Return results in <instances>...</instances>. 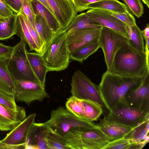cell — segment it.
I'll return each mask as SVG.
<instances>
[{"label":"cell","mask_w":149,"mask_h":149,"mask_svg":"<svg viewBox=\"0 0 149 149\" xmlns=\"http://www.w3.org/2000/svg\"><path fill=\"white\" fill-rule=\"evenodd\" d=\"M26 25L38 48L39 53L42 51L44 45L36 29L32 26L31 24L25 16L22 13H20Z\"/></svg>","instance_id":"obj_33"},{"label":"cell","mask_w":149,"mask_h":149,"mask_svg":"<svg viewBox=\"0 0 149 149\" xmlns=\"http://www.w3.org/2000/svg\"><path fill=\"white\" fill-rule=\"evenodd\" d=\"M149 113L128 106L124 99L120 101L104 117L105 121L133 128L149 117Z\"/></svg>","instance_id":"obj_8"},{"label":"cell","mask_w":149,"mask_h":149,"mask_svg":"<svg viewBox=\"0 0 149 149\" xmlns=\"http://www.w3.org/2000/svg\"><path fill=\"white\" fill-rule=\"evenodd\" d=\"M3 2L5 3V0H1Z\"/></svg>","instance_id":"obj_46"},{"label":"cell","mask_w":149,"mask_h":149,"mask_svg":"<svg viewBox=\"0 0 149 149\" xmlns=\"http://www.w3.org/2000/svg\"><path fill=\"white\" fill-rule=\"evenodd\" d=\"M45 141L48 149H68L63 139L47 128Z\"/></svg>","instance_id":"obj_31"},{"label":"cell","mask_w":149,"mask_h":149,"mask_svg":"<svg viewBox=\"0 0 149 149\" xmlns=\"http://www.w3.org/2000/svg\"><path fill=\"white\" fill-rule=\"evenodd\" d=\"M104 54L107 71L110 72L114 57L118 50L128 42V38L112 29L102 27L98 38Z\"/></svg>","instance_id":"obj_9"},{"label":"cell","mask_w":149,"mask_h":149,"mask_svg":"<svg viewBox=\"0 0 149 149\" xmlns=\"http://www.w3.org/2000/svg\"><path fill=\"white\" fill-rule=\"evenodd\" d=\"M77 13L84 11L89 5L101 0H71Z\"/></svg>","instance_id":"obj_38"},{"label":"cell","mask_w":149,"mask_h":149,"mask_svg":"<svg viewBox=\"0 0 149 149\" xmlns=\"http://www.w3.org/2000/svg\"><path fill=\"white\" fill-rule=\"evenodd\" d=\"M62 137L71 149H103L109 141L96 126L71 129Z\"/></svg>","instance_id":"obj_4"},{"label":"cell","mask_w":149,"mask_h":149,"mask_svg":"<svg viewBox=\"0 0 149 149\" xmlns=\"http://www.w3.org/2000/svg\"><path fill=\"white\" fill-rule=\"evenodd\" d=\"M18 14H14L0 21V40L9 39L16 35Z\"/></svg>","instance_id":"obj_26"},{"label":"cell","mask_w":149,"mask_h":149,"mask_svg":"<svg viewBox=\"0 0 149 149\" xmlns=\"http://www.w3.org/2000/svg\"><path fill=\"white\" fill-rule=\"evenodd\" d=\"M27 51L26 43L21 39L13 47L8 61V69L15 80H29L39 84L28 58Z\"/></svg>","instance_id":"obj_6"},{"label":"cell","mask_w":149,"mask_h":149,"mask_svg":"<svg viewBox=\"0 0 149 149\" xmlns=\"http://www.w3.org/2000/svg\"><path fill=\"white\" fill-rule=\"evenodd\" d=\"M15 82L17 102H24L29 106L35 101L41 102L49 97L45 88L38 83L24 80H15Z\"/></svg>","instance_id":"obj_10"},{"label":"cell","mask_w":149,"mask_h":149,"mask_svg":"<svg viewBox=\"0 0 149 149\" xmlns=\"http://www.w3.org/2000/svg\"><path fill=\"white\" fill-rule=\"evenodd\" d=\"M14 14L12 10L1 0H0V15L7 18Z\"/></svg>","instance_id":"obj_40"},{"label":"cell","mask_w":149,"mask_h":149,"mask_svg":"<svg viewBox=\"0 0 149 149\" xmlns=\"http://www.w3.org/2000/svg\"><path fill=\"white\" fill-rule=\"evenodd\" d=\"M66 34L62 29L54 33L40 54L48 72L63 70L69 65L70 52L67 45Z\"/></svg>","instance_id":"obj_3"},{"label":"cell","mask_w":149,"mask_h":149,"mask_svg":"<svg viewBox=\"0 0 149 149\" xmlns=\"http://www.w3.org/2000/svg\"><path fill=\"white\" fill-rule=\"evenodd\" d=\"M16 35L24 40L28 45L31 50L39 53L38 48L33 39L20 13L17 18Z\"/></svg>","instance_id":"obj_27"},{"label":"cell","mask_w":149,"mask_h":149,"mask_svg":"<svg viewBox=\"0 0 149 149\" xmlns=\"http://www.w3.org/2000/svg\"><path fill=\"white\" fill-rule=\"evenodd\" d=\"M109 12L112 15L121 20L127 26H132L136 24L134 17L130 12L126 13H117L111 12Z\"/></svg>","instance_id":"obj_37"},{"label":"cell","mask_w":149,"mask_h":149,"mask_svg":"<svg viewBox=\"0 0 149 149\" xmlns=\"http://www.w3.org/2000/svg\"><path fill=\"white\" fill-rule=\"evenodd\" d=\"M26 117V112L24 107L19 106L15 111L0 104V130H11Z\"/></svg>","instance_id":"obj_17"},{"label":"cell","mask_w":149,"mask_h":149,"mask_svg":"<svg viewBox=\"0 0 149 149\" xmlns=\"http://www.w3.org/2000/svg\"><path fill=\"white\" fill-rule=\"evenodd\" d=\"M86 13L89 18L95 24L117 31L128 38L126 24L112 15L109 11L97 9H91Z\"/></svg>","instance_id":"obj_15"},{"label":"cell","mask_w":149,"mask_h":149,"mask_svg":"<svg viewBox=\"0 0 149 149\" xmlns=\"http://www.w3.org/2000/svg\"><path fill=\"white\" fill-rule=\"evenodd\" d=\"M30 0H5V3L12 10L14 14L20 12L22 4Z\"/></svg>","instance_id":"obj_39"},{"label":"cell","mask_w":149,"mask_h":149,"mask_svg":"<svg viewBox=\"0 0 149 149\" xmlns=\"http://www.w3.org/2000/svg\"><path fill=\"white\" fill-rule=\"evenodd\" d=\"M27 54L31 68L39 84L45 88L46 75L48 71L40 54L36 52H29L27 51Z\"/></svg>","instance_id":"obj_21"},{"label":"cell","mask_w":149,"mask_h":149,"mask_svg":"<svg viewBox=\"0 0 149 149\" xmlns=\"http://www.w3.org/2000/svg\"><path fill=\"white\" fill-rule=\"evenodd\" d=\"M31 1L32 0H31ZM39 2L53 14V12L49 7L47 0H36Z\"/></svg>","instance_id":"obj_43"},{"label":"cell","mask_w":149,"mask_h":149,"mask_svg":"<svg viewBox=\"0 0 149 149\" xmlns=\"http://www.w3.org/2000/svg\"><path fill=\"white\" fill-rule=\"evenodd\" d=\"M131 143L124 137L109 141L103 149H130Z\"/></svg>","instance_id":"obj_35"},{"label":"cell","mask_w":149,"mask_h":149,"mask_svg":"<svg viewBox=\"0 0 149 149\" xmlns=\"http://www.w3.org/2000/svg\"><path fill=\"white\" fill-rule=\"evenodd\" d=\"M47 132L42 123L34 122L28 132L25 149H48L45 141Z\"/></svg>","instance_id":"obj_18"},{"label":"cell","mask_w":149,"mask_h":149,"mask_svg":"<svg viewBox=\"0 0 149 149\" xmlns=\"http://www.w3.org/2000/svg\"><path fill=\"white\" fill-rule=\"evenodd\" d=\"M20 12L25 15L32 26L35 29L36 15L32 6L31 0L25 1L23 3Z\"/></svg>","instance_id":"obj_34"},{"label":"cell","mask_w":149,"mask_h":149,"mask_svg":"<svg viewBox=\"0 0 149 149\" xmlns=\"http://www.w3.org/2000/svg\"><path fill=\"white\" fill-rule=\"evenodd\" d=\"M35 29L44 45L51 39L54 34L45 20L40 15L36 16Z\"/></svg>","instance_id":"obj_30"},{"label":"cell","mask_w":149,"mask_h":149,"mask_svg":"<svg viewBox=\"0 0 149 149\" xmlns=\"http://www.w3.org/2000/svg\"><path fill=\"white\" fill-rule=\"evenodd\" d=\"M143 77H124L107 71L103 73L98 86L101 97L109 112L118 102L124 98L129 91L136 88L141 84Z\"/></svg>","instance_id":"obj_2"},{"label":"cell","mask_w":149,"mask_h":149,"mask_svg":"<svg viewBox=\"0 0 149 149\" xmlns=\"http://www.w3.org/2000/svg\"><path fill=\"white\" fill-rule=\"evenodd\" d=\"M128 43L139 51L145 52L143 38L141 31L136 24L132 26L126 25Z\"/></svg>","instance_id":"obj_29"},{"label":"cell","mask_w":149,"mask_h":149,"mask_svg":"<svg viewBox=\"0 0 149 149\" xmlns=\"http://www.w3.org/2000/svg\"><path fill=\"white\" fill-rule=\"evenodd\" d=\"M100 48L98 39L70 52V59L82 63Z\"/></svg>","instance_id":"obj_25"},{"label":"cell","mask_w":149,"mask_h":149,"mask_svg":"<svg viewBox=\"0 0 149 149\" xmlns=\"http://www.w3.org/2000/svg\"><path fill=\"white\" fill-rule=\"evenodd\" d=\"M142 33L146 41V44L149 46V26L148 24H147V26L142 31Z\"/></svg>","instance_id":"obj_42"},{"label":"cell","mask_w":149,"mask_h":149,"mask_svg":"<svg viewBox=\"0 0 149 149\" xmlns=\"http://www.w3.org/2000/svg\"><path fill=\"white\" fill-rule=\"evenodd\" d=\"M147 6L148 8H149V0H141Z\"/></svg>","instance_id":"obj_44"},{"label":"cell","mask_w":149,"mask_h":149,"mask_svg":"<svg viewBox=\"0 0 149 149\" xmlns=\"http://www.w3.org/2000/svg\"><path fill=\"white\" fill-rule=\"evenodd\" d=\"M6 18L3 17L0 15V21H1L4 20Z\"/></svg>","instance_id":"obj_45"},{"label":"cell","mask_w":149,"mask_h":149,"mask_svg":"<svg viewBox=\"0 0 149 149\" xmlns=\"http://www.w3.org/2000/svg\"><path fill=\"white\" fill-rule=\"evenodd\" d=\"M124 99L130 107L149 113V71L144 75L141 84L129 91Z\"/></svg>","instance_id":"obj_12"},{"label":"cell","mask_w":149,"mask_h":149,"mask_svg":"<svg viewBox=\"0 0 149 149\" xmlns=\"http://www.w3.org/2000/svg\"><path fill=\"white\" fill-rule=\"evenodd\" d=\"M72 96L80 100L90 101L99 105L104 111H109L101 95L98 85L93 83L79 70L73 74L70 83Z\"/></svg>","instance_id":"obj_7"},{"label":"cell","mask_w":149,"mask_h":149,"mask_svg":"<svg viewBox=\"0 0 149 149\" xmlns=\"http://www.w3.org/2000/svg\"><path fill=\"white\" fill-rule=\"evenodd\" d=\"M96 125V126L106 136L109 141L124 137L132 128L109 122L104 119Z\"/></svg>","instance_id":"obj_20"},{"label":"cell","mask_w":149,"mask_h":149,"mask_svg":"<svg viewBox=\"0 0 149 149\" xmlns=\"http://www.w3.org/2000/svg\"><path fill=\"white\" fill-rule=\"evenodd\" d=\"M35 113L29 114L0 141L14 147L15 149H25L28 132L35 122Z\"/></svg>","instance_id":"obj_13"},{"label":"cell","mask_w":149,"mask_h":149,"mask_svg":"<svg viewBox=\"0 0 149 149\" xmlns=\"http://www.w3.org/2000/svg\"><path fill=\"white\" fill-rule=\"evenodd\" d=\"M148 71L149 59L145 52L137 50L128 42L117 52L110 72L126 77H142Z\"/></svg>","instance_id":"obj_1"},{"label":"cell","mask_w":149,"mask_h":149,"mask_svg":"<svg viewBox=\"0 0 149 149\" xmlns=\"http://www.w3.org/2000/svg\"><path fill=\"white\" fill-rule=\"evenodd\" d=\"M0 104L15 111L19 107L16 104L15 96L9 95L0 91Z\"/></svg>","instance_id":"obj_36"},{"label":"cell","mask_w":149,"mask_h":149,"mask_svg":"<svg viewBox=\"0 0 149 149\" xmlns=\"http://www.w3.org/2000/svg\"><path fill=\"white\" fill-rule=\"evenodd\" d=\"M65 106L68 111L77 117L90 121L97 120L103 113L102 107L97 104L72 95L67 99Z\"/></svg>","instance_id":"obj_11"},{"label":"cell","mask_w":149,"mask_h":149,"mask_svg":"<svg viewBox=\"0 0 149 149\" xmlns=\"http://www.w3.org/2000/svg\"><path fill=\"white\" fill-rule=\"evenodd\" d=\"M149 119L140 123L124 136L131 143H143L146 145L149 141Z\"/></svg>","instance_id":"obj_22"},{"label":"cell","mask_w":149,"mask_h":149,"mask_svg":"<svg viewBox=\"0 0 149 149\" xmlns=\"http://www.w3.org/2000/svg\"><path fill=\"white\" fill-rule=\"evenodd\" d=\"M129 11L138 18L144 13V8L141 0H122Z\"/></svg>","instance_id":"obj_32"},{"label":"cell","mask_w":149,"mask_h":149,"mask_svg":"<svg viewBox=\"0 0 149 149\" xmlns=\"http://www.w3.org/2000/svg\"><path fill=\"white\" fill-rule=\"evenodd\" d=\"M48 4L62 29H65L77 15L71 0H47Z\"/></svg>","instance_id":"obj_14"},{"label":"cell","mask_w":149,"mask_h":149,"mask_svg":"<svg viewBox=\"0 0 149 149\" xmlns=\"http://www.w3.org/2000/svg\"><path fill=\"white\" fill-rule=\"evenodd\" d=\"M13 48V47L6 45L0 42V56L10 55Z\"/></svg>","instance_id":"obj_41"},{"label":"cell","mask_w":149,"mask_h":149,"mask_svg":"<svg viewBox=\"0 0 149 149\" xmlns=\"http://www.w3.org/2000/svg\"><path fill=\"white\" fill-rule=\"evenodd\" d=\"M102 27L93 22L86 12H84L77 15L65 30L66 33H68L78 29L88 28L101 29Z\"/></svg>","instance_id":"obj_28"},{"label":"cell","mask_w":149,"mask_h":149,"mask_svg":"<svg viewBox=\"0 0 149 149\" xmlns=\"http://www.w3.org/2000/svg\"><path fill=\"white\" fill-rule=\"evenodd\" d=\"M101 29L84 28L67 33L66 43L70 52L98 39Z\"/></svg>","instance_id":"obj_16"},{"label":"cell","mask_w":149,"mask_h":149,"mask_svg":"<svg viewBox=\"0 0 149 149\" xmlns=\"http://www.w3.org/2000/svg\"><path fill=\"white\" fill-rule=\"evenodd\" d=\"M97 9L117 13L130 12L125 4L117 0H101L88 5L86 10Z\"/></svg>","instance_id":"obj_24"},{"label":"cell","mask_w":149,"mask_h":149,"mask_svg":"<svg viewBox=\"0 0 149 149\" xmlns=\"http://www.w3.org/2000/svg\"><path fill=\"white\" fill-rule=\"evenodd\" d=\"M10 55L0 56V91L9 95L15 96L16 91L15 80L8 66Z\"/></svg>","instance_id":"obj_19"},{"label":"cell","mask_w":149,"mask_h":149,"mask_svg":"<svg viewBox=\"0 0 149 149\" xmlns=\"http://www.w3.org/2000/svg\"><path fill=\"white\" fill-rule=\"evenodd\" d=\"M31 3L36 16H42L54 34L62 29L54 14L46 7L36 0H31Z\"/></svg>","instance_id":"obj_23"},{"label":"cell","mask_w":149,"mask_h":149,"mask_svg":"<svg viewBox=\"0 0 149 149\" xmlns=\"http://www.w3.org/2000/svg\"><path fill=\"white\" fill-rule=\"evenodd\" d=\"M42 123L47 128L61 137L72 129L96 126L93 122L79 118L62 107L52 110L50 118Z\"/></svg>","instance_id":"obj_5"}]
</instances>
